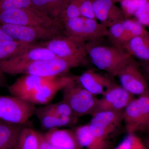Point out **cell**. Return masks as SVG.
<instances>
[{"mask_svg":"<svg viewBox=\"0 0 149 149\" xmlns=\"http://www.w3.org/2000/svg\"><path fill=\"white\" fill-rule=\"evenodd\" d=\"M40 147L39 132L24 126L19 136L15 149H39Z\"/></svg>","mask_w":149,"mask_h":149,"instance_id":"obj_25","label":"cell"},{"mask_svg":"<svg viewBox=\"0 0 149 149\" xmlns=\"http://www.w3.org/2000/svg\"><path fill=\"white\" fill-rule=\"evenodd\" d=\"M139 23L143 26H149V1L141 6L134 15Z\"/></svg>","mask_w":149,"mask_h":149,"instance_id":"obj_32","label":"cell"},{"mask_svg":"<svg viewBox=\"0 0 149 149\" xmlns=\"http://www.w3.org/2000/svg\"><path fill=\"white\" fill-rule=\"evenodd\" d=\"M80 65L76 62L56 57L21 65L0 66V70L3 73L10 74H29L52 78L66 74L71 68Z\"/></svg>","mask_w":149,"mask_h":149,"instance_id":"obj_2","label":"cell"},{"mask_svg":"<svg viewBox=\"0 0 149 149\" xmlns=\"http://www.w3.org/2000/svg\"><path fill=\"white\" fill-rule=\"evenodd\" d=\"M75 80L82 87L94 95H103L115 84L109 77L104 76L92 69H88Z\"/></svg>","mask_w":149,"mask_h":149,"instance_id":"obj_15","label":"cell"},{"mask_svg":"<svg viewBox=\"0 0 149 149\" xmlns=\"http://www.w3.org/2000/svg\"><path fill=\"white\" fill-rule=\"evenodd\" d=\"M143 143L148 149H149V136H147L143 141Z\"/></svg>","mask_w":149,"mask_h":149,"instance_id":"obj_39","label":"cell"},{"mask_svg":"<svg viewBox=\"0 0 149 149\" xmlns=\"http://www.w3.org/2000/svg\"><path fill=\"white\" fill-rule=\"evenodd\" d=\"M142 66L143 67L144 69L149 77V62H144V63L142 65Z\"/></svg>","mask_w":149,"mask_h":149,"instance_id":"obj_38","label":"cell"},{"mask_svg":"<svg viewBox=\"0 0 149 149\" xmlns=\"http://www.w3.org/2000/svg\"><path fill=\"white\" fill-rule=\"evenodd\" d=\"M123 111H102L92 116L88 124L92 133L104 141H109L123 122Z\"/></svg>","mask_w":149,"mask_h":149,"instance_id":"obj_10","label":"cell"},{"mask_svg":"<svg viewBox=\"0 0 149 149\" xmlns=\"http://www.w3.org/2000/svg\"><path fill=\"white\" fill-rule=\"evenodd\" d=\"M33 6L31 0H0V12Z\"/></svg>","mask_w":149,"mask_h":149,"instance_id":"obj_30","label":"cell"},{"mask_svg":"<svg viewBox=\"0 0 149 149\" xmlns=\"http://www.w3.org/2000/svg\"><path fill=\"white\" fill-rule=\"evenodd\" d=\"M40 147L39 149H58L52 146L45 139L43 133L39 132Z\"/></svg>","mask_w":149,"mask_h":149,"instance_id":"obj_35","label":"cell"},{"mask_svg":"<svg viewBox=\"0 0 149 149\" xmlns=\"http://www.w3.org/2000/svg\"><path fill=\"white\" fill-rule=\"evenodd\" d=\"M85 47L92 63L113 77H116L123 67L133 58L123 49L102 45L97 42H87Z\"/></svg>","mask_w":149,"mask_h":149,"instance_id":"obj_1","label":"cell"},{"mask_svg":"<svg viewBox=\"0 0 149 149\" xmlns=\"http://www.w3.org/2000/svg\"><path fill=\"white\" fill-rule=\"evenodd\" d=\"M6 33L16 41L26 43L45 42L63 35V25L49 27L22 26L15 24H0Z\"/></svg>","mask_w":149,"mask_h":149,"instance_id":"obj_7","label":"cell"},{"mask_svg":"<svg viewBox=\"0 0 149 149\" xmlns=\"http://www.w3.org/2000/svg\"><path fill=\"white\" fill-rule=\"evenodd\" d=\"M16 41L6 33L0 25V46L10 44Z\"/></svg>","mask_w":149,"mask_h":149,"instance_id":"obj_34","label":"cell"},{"mask_svg":"<svg viewBox=\"0 0 149 149\" xmlns=\"http://www.w3.org/2000/svg\"><path fill=\"white\" fill-rule=\"evenodd\" d=\"M123 49L132 56L149 62V32L128 40L124 44Z\"/></svg>","mask_w":149,"mask_h":149,"instance_id":"obj_22","label":"cell"},{"mask_svg":"<svg viewBox=\"0 0 149 149\" xmlns=\"http://www.w3.org/2000/svg\"><path fill=\"white\" fill-rule=\"evenodd\" d=\"M56 56L47 48L38 45L33 47L24 52L7 60L0 61V66L21 65L32 62L48 59Z\"/></svg>","mask_w":149,"mask_h":149,"instance_id":"obj_18","label":"cell"},{"mask_svg":"<svg viewBox=\"0 0 149 149\" xmlns=\"http://www.w3.org/2000/svg\"><path fill=\"white\" fill-rule=\"evenodd\" d=\"M122 23L124 27V45L130 39L148 32L136 18H125Z\"/></svg>","mask_w":149,"mask_h":149,"instance_id":"obj_26","label":"cell"},{"mask_svg":"<svg viewBox=\"0 0 149 149\" xmlns=\"http://www.w3.org/2000/svg\"><path fill=\"white\" fill-rule=\"evenodd\" d=\"M63 34L78 37L85 42H98L107 37L108 28L94 19L80 16L63 22Z\"/></svg>","mask_w":149,"mask_h":149,"instance_id":"obj_6","label":"cell"},{"mask_svg":"<svg viewBox=\"0 0 149 149\" xmlns=\"http://www.w3.org/2000/svg\"><path fill=\"white\" fill-rule=\"evenodd\" d=\"M46 107L50 111L58 116L61 117L76 116L74 115L68 104L63 99L58 102L50 104Z\"/></svg>","mask_w":149,"mask_h":149,"instance_id":"obj_29","label":"cell"},{"mask_svg":"<svg viewBox=\"0 0 149 149\" xmlns=\"http://www.w3.org/2000/svg\"><path fill=\"white\" fill-rule=\"evenodd\" d=\"M24 126L0 120V149H15L19 134Z\"/></svg>","mask_w":149,"mask_h":149,"instance_id":"obj_23","label":"cell"},{"mask_svg":"<svg viewBox=\"0 0 149 149\" xmlns=\"http://www.w3.org/2000/svg\"><path fill=\"white\" fill-rule=\"evenodd\" d=\"M114 149H148L139 137L135 133L128 135Z\"/></svg>","mask_w":149,"mask_h":149,"instance_id":"obj_28","label":"cell"},{"mask_svg":"<svg viewBox=\"0 0 149 149\" xmlns=\"http://www.w3.org/2000/svg\"><path fill=\"white\" fill-rule=\"evenodd\" d=\"M120 86L133 96H140L149 91L148 85L139 64L133 58L124 65L117 74Z\"/></svg>","mask_w":149,"mask_h":149,"instance_id":"obj_11","label":"cell"},{"mask_svg":"<svg viewBox=\"0 0 149 149\" xmlns=\"http://www.w3.org/2000/svg\"><path fill=\"white\" fill-rule=\"evenodd\" d=\"M73 131L80 149H111L109 141L96 137L91 132L88 124L76 127Z\"/></svg>","mask_w":149,"mask_h":149,"instance_id":"obj_20","label":"cell"},{"mask_svg":"<svg viewBox=\"0 0 149 149\" xmlns=\"http://www.w3.org/2000/svg\"><path fill=\"white\" fill-rule=\"evenodd\" d=\"M33 6L63 24L70 0H31Z\"/></svg>","mask_w":149,"mask_h":149,"instance_id":"obj_21","label":"cell"},{"mask_svg":"<svg viewBox=\"0 0 149 149\" xmlns=\"http://www.w3.org/2000/svg\"><path fill=\"white\" fill-rule=\"evenodd\" d=\"M75 78V76L66 74L54 77L25 100L35 105L47 104L52 100L59 91H61Z\"/></svg>","mask_w":149,"mask_h":149,"instance_id":"obj_13","label":"cell"},{"mask_svg":"<svg viewBox=\"0 0 149 149\" xmlns=\"http://www.w3.org/2000/svg\"><path fill=\"white\" fill-rule=\"evenodd\" d=\"M0 24L43 27L63 25L33 6L0 12Z\"/></svg>","mask_w":149,"mask_h":149,"instance_id":"obj_4","label":"cell"},{"mask_svg":"<svg viewBox=\"0 0 149 149\" xmlns=\"http://www.w3.org/2000/svg\"><path fill=\"white\" fill-rule=\"evenodd\" d=\"M36 107L23 99L15 96H0V120L24 125L35 114Z\"/></svg>","mask_w":149,"mask_h":149,"instance_id":"obj_8","label":"cell"},{"mask_svg":"<svg viewBox=\"0 0 149 149\" xmlns=\"http://www.w3.org/2000/svg\"><path fill=\"white\" fill-rule=\"evenodd\" d=\"M53 78L23 74L8 86V89L12 95L25 100Z\"/></svg>","mask_w":149,"mask_h":149,"instance_id":"obj_16","label":"cell"},{"mask_svg":"<svg viewBox=\"0 0 149 149\" xmlns=\"http://www.w3.org/2000/svg\"><path fill=\"white\" fill-rule=\"evenodd\" d=\"M134 98V96L115 83L98 99L93 114L102 111H123Z\"/></svg>","mask_w":149,"mask_h":149,"instance_id":"obj_12","label":"cell"},{"mask_svg":"<svg viewBox=\"0 0 149 149\" xmlns=\"http://www.w3.org/2000/svg\"><path fill=\"white\" fill-rule=\"evenodd\" d=\"M38 45V42L26 43L16 41L0 46V61L7 60Z\"/></svg>","mask_w":149,"mask_h":149,"instance_id":"obj_24","label":"cell"},{"mask_svg":"<svg viewBox=\"0 0 149 149\" xmlns=\"http://www.w3.org/2000/svg\"><path fill=\"white\" fill-rule=\"evenodd\" d=\"M146 132H147V133H149V125L148 127V128H147L146 131Z\"/></svg>","mask_w":149,"mask_h":149,"instance_id":"obj_41","label":"cell"},{"mask_svg":"<svg viewBox=\"0 0 149 149\" xmlns=\"http://www.w3.org/2000/svg\"><path fill=\"white\" fill-rule=\"evenodd\" d=\"M4 73L0 70V88L5 86L6 84V77Z\"/></svg>","mask_w":149,"mask_h":149,"instance_id":"obj_36","label":"cell"},{"mask_svg":"<svg viewBox=\"0 0 149 149\" xmlns=\"http://www.w3.org/2000/svg\"><path fill=\"white\" fill-rule=\"evenodd\" d=\"M38 44L47 48L56 56L76 62L80 65L85 63L88 56L86 42L78 37L61 35Z\"/></svg>","mask_w":149,"mask_h":149,"instance_id":"obj_3","label":"cell"},{"mask_svg":"<svg viewBox=\"0 0 149 149\" xmlns=\"http://www.w3.org/2000/svg\"><path fill=\"white\" fill-rule=\"evenodd\" d=\"M113 1L116 3L117 2H120L121 1H122V0H113Z\"/></svg>","mask_w":149,"mask_h":149,"instance_id":"obj_40","label":"cell"},{"mask_svg":"<svg viewBox=\"0 0 149 149\" xmlns=\"http://www.w3.org/2000/svg\"><path fill=\"white\" fill-rule=\"evenodd\" d=\"M79 7L81 16L96 19L93 10V0H73Z\"/></svg>","mask_w":149,"mask_h":149,"instance_id":"obj_31","label":"cell"},{"mask_svg":"<svg viewBox=\"0 0 149 149\" xmlns=\"http://www.w3.org/2000/svg\"></svg>","mask_w":149,"mask_h":149,"instance_id":"obj_42","label":"cell"},{"mask_svg":"<svg viewBox=\"0 0 149 149\" xmlns=\"http://www.w3.org/2000/svg\"><path fill=\"white\" fill-rule=\"evenodd\" d=\"M80 16V9L77 4L73 0H70L69 4L65 10L63 22Z\"/></svg>","mask_w":149,"mask_h":149,"instance_id":"obj_33","label":"cell"},{"mask_svg":"<svg viewBox=\"0 0 149 149\" xmlns=\"http://www.w3.org/2000/svg\"><path fill=\"white\" fill-rule=\"evenodd\" d=\"M35 114L39 119L42 128L47 130L72 126L77 123L78 118L76 116H58L50 111L46 106L36 108Z\"/></svg>","mask_w":149,"mask_h":149,"instance_id":"obj_17","label":"cell"},{"mask_svg":"<svg viewBox=\"0 0 149 149\" xmlns=\"http://www.w3.org/2000/svg\"><path fill=\"white\" fill-rule=\"evenodd\" d=\"M131 1L137 6L138 9L141 6L143 5L149 1V0H131Z\"/></svg>","mask_w":149,"mask_h":149,"instance_id":"obj_37","label":"cell"},{"mask_svg":"<svg viewBox=\"0 0 149 149\" xmlns=\"http://www.w3.org/2000/svg\"><path fill=\"white\" fill-rule=\"evenodd\" d=\"M93 7L96 19L107 28L126 18L113 0H93Z\"/></svg>","mask_w":149,"mask_h":149,"instance_id":"obj_14","label":"cell"},{"mask_svg":"<svg viewBox=\"0 0 149 149\" xmlns=\"http://www.w3.org/2000/svg\"><path fill=\"white\" fill-rule=\"evenodd\" d=\"M45 139L58 149H80L73 130L54 128L43 133Z\"/></svg>","mask_w":149,"mask_h":149,"instance_id":"obj_19","label":"cell"},{"mask_svg":"<svg viewBox=\"0 0 149 149\" xmlns=\"http://www.w3.org/2000/svg\"><path fill=\"white\" fill-rule=\"evenodd\" d=\"M128 133L146 132L149 125V91L132 100L123 111Z\"/></svg>","mask_w":149,"mask_h":149,"instance_id":"obj_9","label":"cell"},{"mask_svg":"<svg viewBox=\"0 0 149 149\" xmlns=\"http://www.w3.org/2000/svg\"><path fill=\"white\" fill-rule=\"evenodd\" d=\"M123 21L114 23L108 27L107 36L113 46L121 49H123L124 45V31Z\"/></svg>","mask_w":149,"mask_h":149,"instance_id":"obj_27","label":"cell"},{"mask_svg":"<svg viewBox=\"0 0 149 149\" xmlns=\"http://www.w3.org/2000/svg\"><path fill=\"white\" fill-rule=\"evenodd\" d=\"M63 100L69 105L75 116H92L95 110L98 99L83 88L75 79L61 90Z\"/></svg>","mask_w":149,"mask_h":149,"instance_id":"obj_5","label":"cell"}]
</instances>
